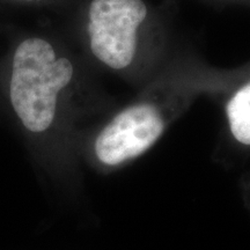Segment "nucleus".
<instances>
[{"label": "nucleus", "mask_w": 250, "mask_h": 250, "mask_svg": "<svg viewBox=\"0 0 250 250\" xmlns=\"http://www.w3.org/2000/svg\"><path fill=\"white\" fill-rule=\"evenodd\" d=\"M158 109L148 103L125 109L101 131L95 142L99 160L117 166L146 152L164 132Z\"/></svg>", "instance_id": "obj_3"}, {"label": "nucleus", "mask_w": 250, "mask_h": 250, "mask_svg": "<svg viewBox=\"0 0 250 250\" xmlns=\"http://www.w3.org/2000/svg\"><path fill=\"white\" fill-rule=\"evenodd\" d=\"M66 58L56 59L55 50L42 39H28L17 48L9 98L15 114L31 132H43L54 122L57 98L73 77Z\"/></svg>", "instance_id": "obj_1"}, {"label": "nucleus", "mask_w": 250, "mask_h": 250, "mask_svg": "<svg viewBox=\"0 0 250 250\" xmlns=\"http://www.w3.org/2000/svg\"><path fill=\"white\" fill-rule=\"evenodd\" d=\"M146 15L143 0H93L88 33L95 57L115 70L129 66L136 55L137 30Z\"/></svg>", "instance_id": "obj_2"}, {"label": "nucleus", "mask_w": 250, "mask_h": 250, "mask_svg": "<svg viewBox=\"0 0 250 250\" xmlns=\"http://www.w3.org/2000/svg\"><path fill=\"white\" fill-rule=\"evenodd\" d=\"M227 117L234 138L250 145V83L237 90L228 102Z\"/></svg>", "instance_id": "obj_4"}]
</instances>
